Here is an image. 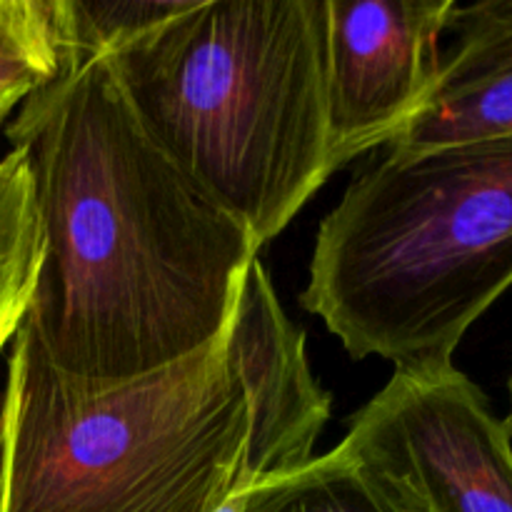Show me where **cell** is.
<instances>
[{"instance_id":"cell-1","label":"cell","mask_w":512,"mask_h":512,"mask_svg":"<svg viewBox=\"0 0 512 512\" xmlns=\"http://www.w3.org/2000/svg\"><path fill=\"white\" fill-rule=\"evenodd\" d=\"M28 158L40 263L20 328L63 375L115 385L220 338L258 245L145 130L105 55L5 128Z\"/></svg>"},{"instance_id":"cell-11","label":"cell","mask_w":512,"mask_h":512,"mask_svg":"<svg viewBox=\"0 0 512 512\" xmlns=\"http://www.w3.org/2000/svg\"><path fill=\"white\" fill-rule=\"evenodd\" d=\"M8 115H0V128ZM40 263L33 175L20 148L0 158V353L13 343L30 308Z\"/></svg>"},{"instance_id":"cell-10","label":"cell","mask_w":512,"mask_h":512,"mask_svg":"<svg viewBox=\"0 0 512 512\" xmlns=\"http://www.w3.org/2000/svg\"><path fill=\"white\" fill-rule=\"evenodd\" d=\"M80 60L63 0H0V115Z\"/></svg>"},{"instance_id":"cell-14","label":"cell","mask_w":512,"mask_h":512,"mask_svg":"<svg viewBox=\"0 0 512 512\" xmlns=\"http://www.w3.org/2000/svg\"><path fill=\"white\" fill-rule=\"evenodd\" d=\"M250 493H253V488H243V485L233 483V490L220 500L218 508H213L210 512H245Z\"/></svg>"},{"instance_id":"cell-6","label":"cell","mask_w":512,"mask_h":512,"mask_svg":"<svg viewBox=\"0 0 512 512\" xmlns=\"http://www.w3.org/2000/svg\"><path fill=\"white\" fill-rule=\"evenodd\" d=\"M325 108L335 168L388 145L428 103L453 0H325Z\"/></svg>"},{"instance_id":"cell-7","label":"cell","mask_w":512,"mask_h":512,"mask_svg":"<svg viewBox=\"0 0 512 512\" xmlns=\"http://www.w3.org/2000/svg\"><path fill=\"white\" fill-rule=\"evenodd\" d=\"M223 350L248 413L235 485L255 488L305 468L333 398L310 373L303 330L285 315L258 258L238 280Z\"/></svg>"},{"instance_id":"cell-13","label":"cell","mask_w":512,"mask_h":512,"mask_svg":"<svg viewBox=\"0 0 512 512\" xmlns=\"http://www.w3.org/2000/svg\"><path fill=\"white\" fill-rule=\"evenodd\" d=\"M448 30H455L458 43L443 60L460 65L508 60L512 58V0L455 3Z\"/></svg>"},{"instance_id":"cell-9","label":"cell","mask_w":512,"mask_h":512,"mask_svg":"<svg viewBox=\"0 0 512 512\" xmlns=\"http://www.w3.org/2000/svg\"><path fill=\"white\" fill-rule=\"evenodd\" d=\"M245 512H428L413 490L338 445L283 478L255 485Z\"/></svg>"},{"instance_id":"cell-3","label":"cell","mask_w":512,"mask_h":512,"mask_svg":"<svg viewBox=\"0 0 512 512\" xmlns=\"http://www.w3.org/2000/svg\"><path fill=\"white\" fill-rule=\"evenodd\" d=\"M512 288V135L388 150L315 238L300 303L355 360L453 365L475 320Z\"/></svg>"},{"instance_id":"cell-12","label":"cell","mask_w":512,"mask_h":512,"mask_svg":"<svg viewBox=\"0 0 512 512\" xmlns=\"http://www.w3.org/2000/svg\"><path fill=\"white\" fill-rule=\"evenodd\" d=\"M68 33L80 58L110 55L138 35L168 20L185 3H148V0H115V3H85L63 0Z\"/></svg>"},{"instance_id":"cell-8","label":"cell","mask_w":512,"mask_h":512,"mask_svg":"<svg viewBox=\"0 0 512 512\" xmlns=\"http://www.w3.org/2000/svg\"><path fill=\"white\" fill-rule=\"evenodd\" d=\"M512 135V58L460 65L443 60L428 103L388 150H420Z\"/></svg>"},{"instance_id":"cell-15","label":"cell","mask_w":512,"mask_h":512,"mask_svg":"<svg viewBox=\"0 0 512 512\" xmlns=\"http://www.w3.org/2000/svg\"><path fill=\"white\" fill-rule=\"evenodd\" d=\"M503 423H505V430H508L510 438H512V375H510V413H508V418L503 420Z\"/></svg>"},{"instance_id":"cell-5","label":"cell","mask_w":512,"mask_h":512,"mask_svg":"<svg viewBox=\"0 0 512 512\" xmlns=\"http://www.w3.org/2000/svg\"><path fill=\"white\" fill-rule=\"evenodd\" d=\"M340 448L408 485L428 512H512V438L455 365L395 370Z\"/></svg>"},{"instance_id":"cell-4","label":"cell","mask_w":512,"mask_h":512,"mask_svg":"<svg viewBox=\"0 0 512 512\" xmlns=\"http://www.w3.org/2000/svg\"><path fill=\"white\" fill-rule=\"evenodd\" d=\"M248 413L223 350L115 385L55 370L18 328L0 403V512H210Z\"/></svg>"},{"instance_id":"cell-2","label":"cell","mask_w":512,"mask_h":512,"mask_svg":"<svg viewBox=\"0 0 512 512\" xmlns=\"http://www.w3.org/2000/svg\"><path fill=\"white\" fill-rule=\"evenodd\" d=\"M325 0H195L105 55L155 143L263 248L335 173Z\"/></svg>"}]
</instances>
